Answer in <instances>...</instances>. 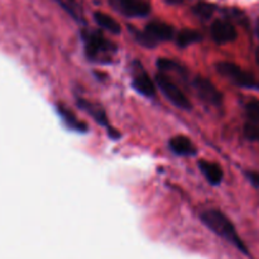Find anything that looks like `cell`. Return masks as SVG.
Instances as JSON below:
<instances>
[{
	"instance_id": "11",
	"label": "cell",
	"mask_w": 259,
	"mask_h": 259,
	"mask_svg": "<svg viewBox=\"0 0 259 259\" xmlns=\"http://www.w3.org/2000/svg\"><path fill=\"white\" fill-rule=\"evenodd\" d=\"M77 105L80 106L82 110H85L86 113H88L89 115L96 121V123L105 126V128L110 129V125H109V121H108V116H106L105 111H104V109L101 108L100 105L91 103V101L89 100H85V99H78Z\"/></svg>"
},
{
	"instance_id": "1",
	"label": "cell",
	"mask_w": 259,
	"mask_h": 259,
	"mask_svg": "<svg viewBox=\"0 0 259 259\" xmlns=\"http://www.w3.org/2000/svg\"><path fill=\"white\" fill-rule=\"evenodd\" d=\"M201 222L209 228L211 232H214L215 234L219 235L220 238L225 239L227 242H229L230 244L235 245L239 250H242L243 253H247V248H245L244 243L240 239L239 235H238L237 229L233 225V223L230 222L227 218V215L223 214L219 210H206L201 214Z\"/></svg>"
},
{
	"instance_id": "3",
	"label": "cell",
	"mask_w": 259,
	"mask_h": 259,
	"mask_svg": "<svg viewBox=\"0 0 259 259\" xmlns=\"http://www.w3.org/2000/svg\"><path fill=\"white\" fill-rule=\"evenodd\" d=\"M174 28L163 22H151L143 32L138 33L137 39L144 47H156L158 43L166 42L174 37Z\"/></svg>"
},
{
	"instance_id": "16",
	"label": "cell",
	"mask_w": 259,
	"mask_h": 259,
	"mask_svg": "<svg viewBox=\"0 0 259 259\" xmlns=\"http://www.w3.org/2000/svg\"><path fill=\"white\" fill-rule=\"evenodd\" d=\"M202 39V35L197 30L194 29H184L177 34V45L180 47H187L190 45L200 42Z\"/></svg>"
},
{
	"instance_id": "17",
	"label": "cell",
	"mask_w": 259,
	"mask_h": 259,
	"mask_svg": "<svg viewBox=\"0 0 259 259\" xmlns=\"http://www.w3.org/2000/svg\"><path fill=\"white\" fill-rule=\"evenodd\" d=\"M192 12H194V14L196 15L197 18H200V19L207 20L212 17V14H214L215 5L206 2L197 3V4L192 8Z\"/></svg>"
},
{
	"instance_id": "21",
	"label": "cell",
	"mask_w": 259,
	"mask_h": 259,
	"mask_svg": "<svg viewBox=\"0 0 259 259\" xmlns=\"http://www.w3.org/2000/svg\"><path fill=\"white\" fill-rule=\"evenodd\" d=\"M255 60H257V63L259 65V48L257 50V52H255Z\"/></svg>"
},
{
	"instance_id": "6",
	"label": "cell",
	"mask_w": 259,
	"mask_h": 259,
	"mask_svg": "<svg viewBox=\"0 0 259 259\" xmlns=\"http://www.w3.org/2000/svg\"><path fill=\"white\" fill-rule=\"evenodd\" d=\"M132 85L136 89L137 93L146 98H153L156 95V86L151 80L147 71L144 70L143 65L138 61H134L132 65Z\"/></svg>"
},
{
	"instance_id": "20",
	"label": "cell",
	"mask_w": 259,
	"mask_h": 259,
	"mask_svg": "<svg viewBox=\"0 0 259 259\" xmlns=\"http://www.w3.org/2000/svg\"><path fill=\"white\" fill-rule=\"evenodd\" d=\"M168 4H172V5H177V4H181V3L186 2V0H166Z\"/></svg>"
},
{
	"instance_id": "19",
	"label": "cell",
	"mask_w": 259,
	"mask_h": 259,
	"mask_svg": "<svg viewBox=\"0 0 259 259\" xmlns=\"http://www.w3.org/2000/svg\"><path fill=\"white\" fill-rule=\"evenodd\" d=\"M247 176L249 179V181L259 189V172H248Z\"/></svg>"
},
{
	"instance_id": "15",
	"label": "cell",
	"mask_w": 259,
	"mask_h": 259,
	"mask_svg": "<svg viewBox=\"0 0 259 259\" xmlns=\"http://www.w3.org/2000/svg\"><path fill=\"white\" fill-rule=\"evenodd\" d=\"M94 19H95V22L98 23L101 28L109 30V32L113 33V34H119V33L121 32L120 24H119L114 18L105 14V13L96 12L95 14H94Z\"/></svg>"
},
{
	"instance_id": "22",
	"label": "cell",
	"mask_w": 259,
	"mask_h": 259,
	"mask_svg": "<svg viewBox=\"0 0 259 259\" xmlns=\"http://www.w3.org/2000/svg\"><path fill=\"white\" fill-rule=\"evenodd\" d=\"M257 34H258V37H259V19H258V22H257Z\"/></svg>"
},
{
	"instance_id": "12",
	"label": "cell",
	"mask_w": 259,
	"mask_h": 259,
	"mask_svg": "<svg viewBox=\"0 0 259 259\" xmlns=\"http://www.w3.org/2000/svg\"><path fill=\"white\" fill-rule=\"evenodd\" d=\"M57 113L70 131L78 132V133H86V132H88V125H86L85 123H82V121L78 120L77 116H76L70 109L66 108L65 105L58 104Z\"/></svg>"
},
{
	"instance_id": "4",
	"label": "cell",
	"mask_w": 259,
	"mask_h": 259,
	"mask_svg": "<svg viewBox=\"0 0 259 259\" xmlns=\"http://www.w3.org/2000/svg\"><path fill=\"white\" fill-rule=\"evenodd\" d=\"M156 83L158 85V88L161 89L163 95L166 96L175 106L182 109V110H190V109H191V103H190L186 94L176 85V82H175L169 76L164 75L163 72L158 73V75L156 76Z\"/></svg>"
},
{
	"instance_id": "10",
	"label": "cell",
	"mask_w": 259,
	"mask_h": 259,
	"mask_svg": "<svg viewBox=\"0 0 259 259\" xmlns=\"http://www.w3.org/2000/svg\"><path fill=\"white\" fill-rule=\"evenodd\" d=\"M211 37L219 45L230 43L237 38V29L227 20H215L211 25Z\"/></svg>"
},
{
	"instance_id": "8",
	"label": "cell",
	"mask_w": 259,
	"mask_h": 259,
	"mask_svg": "<svg viewBox=\"0 0 259 259\" xmlns=\"http://www.w3.org/2000/svg\"><path fill=\"white\" fill-rule=\"evenodd\" d=\"M247 120L244 124V136L249 141H259V101L252 100L245 106Z\"/></svg>"
},
{
	"instance_id": "18",
	"label": "cell",
	"mask_w": 259,
	"mask_h": 259,
	"mask_svg": "<svg viewBox=\"0 0 259 259\" xmlns=\"http://www.w3.org/2000/svg\"><path fill=\"white\" fill-rule=\"evenodd\" d=\"M157 66H158V68L162 72L171 71V72H176L179 73V75H185V72H186L184 67H181L179 63L175 62V61L172 60H168V58H159V60L157 61Z\"/></svg>"
},
{
	"instance_id": "2",
	"label": "cell",
	"mask_w": 259,
	"mask_h": 259,
	"mask_svg": "<svg viewBox=\"0 0 259 259\" xmlns=\"http://www.w3.org/2000/svg\"><path fill=\"white\" fill-rule=\"evenodd\" d=\"M82 38L85 43V52L91 61L105 62L104 60H110L116 51V46L99 32L88 30L82 33Z\"/></svg>"
},
{
	"instance_id": "14",
	"label": "cell",
	"mask_w": 259,
	"mask_h": 259,
	"mask_svg": "<svg viewBox=\"0 0 259 259\" xmlns=\"http://www.w3.org/2000/svg\"><path fill=\"white\" fill-rule=\"evenodd\" d=\"M200 171L202 172L207 181L211 185H219L223 180V171L217 163L207 161H201L199 163Z\"/></svg>"
},
{
	"instance_id": "13",
	"label": "cell",
	"mask_w": 259,
	"mask_h": 259,
	"mask_svg": "<svg viewBox=\"0 0 259 259\" xmlns=\"http://www.w3.org/2000/svg\"><path fill=\"white\" fill-rule=\"evenodd\" d=\"M169 148L179 156H194L196 153V147L190 138L185 136H177L169 141Z\"/></svg>"
},
{
	"instance_id": "7",
	"label": "cell",
	"mask_w": 259,
	"mask_h": 259,
	"mask_svg": "<svg viewBox=\"0 0 259 259\" xmlns=\"http://www.w3.org/2000/svg\"><path fill=\"white\" fill-rule=\"evenodd\" d=\"M192 86H194L195 91H196L197 96L205 101L206 104H210L212 106H220L223 101V96L220 91L218 90L217 86L207 80L206 77L202 76H196L192 81Z\"/></svg>"
},
{
	"instance_id": "5",
	"label": "cell",
	"mask_w": 259,
	"mask_h": 259,
	"mask_svg": "<svg viewBox=\"0 0 259 259\" xmlns=\"http://www.w3.org/2000/svg\"><path fill=\"white\" fill-rule=\"evenodd\" d=\"M217 70L220 75L224 76L225 78H228V80H229L230 82L234 83V85L245 89L258 88L257 81L253 77L252 73L247 72V71L243 70L242 67H239V66L235 65V63L219 62L217 65Z\"/></svg>"
},
{
	"instance_id": "9",
	"label": "cell",
	"mask_w": 259,
	"mask_h": 259,
	"mask_svg": "<svg viewBox=\"0 0 259 259\" xmlns=\"http://www.w3.org/2000/svg\"><path fill=\"white\" fill-rule=\"evenodd\" d=\"M111 5L126 17H146L149 5L142 0H110Z\"/></svg>"
}]
</instances>
